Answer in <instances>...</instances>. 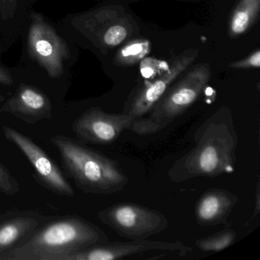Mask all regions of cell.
Returning <instances> with one entry per match:
<instances>
[{
	"label": "cell",
	"mask_w": 260,
	"mask_h": 260,
	"mask_svg": "<svg viewBox=\"0 0 260 260\" xmlns=\"http://www.w3.org/2000/svg\"><path fill=\"white\" fill-rule=\"evenodd\" d=\"M208 63L193 67L174 86L169 88L147 114L134 121L130 130L139 135L157 133L185 113L199 99L211 78Z\"/></svg>",
	"instance_id": "4"
},
{
	"label": "cell",
	"mask_w": 260,
	"mask_h": 260,
	"mask_svg": "<svg viewBox=\"0 0 260 260\" xmlns=\"http://www.w3.org/2000/svg\"><path fill=\"white\" fill-rule=\"evenodd\" d=\"M102 223L128 240H144L165 231L169 220L156 209L131 202L115 204L98 212Z\"/></svg>",
	"instance_id": "5"
},
{
	"label": "cell",
	"mask_w": 260,
	"mask_h": 260,
	"mask_svg": "<svg viewBox=\"0 0 260 260\" xmlns=\"http://www.w3.org/2000/svg\"><path fill=\"white\" fill-rule=\"evenodd\" d=\"M237 233L233 229H224L212 235L197 239L196 245L203 252H218L235 243Z\"/></svg>",
	"instance_id": "15"
},
{
	"label": "cell",
	"mask_w": 260,
	"mask_h": 260,
	"mask_svg": "<svg viewBox=\"0 0 260 260\" xmlns=\"http://www.w3.org/2000/svg\"><path fill=\"white\" fill-rule=\"evenodd\" d=\"M109 241L96 225L78 216L48 223L20 246L4 252L0 259L61 260L71 252Z\"/></svg>",
	"instance_id": "2"
},
{
	"label": "cell",
	"mask_w": 260,
	"mask_h": 260,
	"mask_svg": "<svg viewBox=\"0 0 260 260\" xmlns=\"http://www.w3.org/2000/svg\"><path fill=\"white\" fill-rule=\"evenodd\" d=\"M19 0H0V15L4 20L14 16Z\"/></svg>",
	"instance_id": "20"
},
{
	"label": "cell",
	"mask_w": 260,
	"mask_h": 260,
	"mask_svg": "<svg viewBox=\"0 0 260 260\" xmlns=\"http://www.w3.org/2000/svg\"><path fill=\"white\" fill-rule=\"evenodd\" d=\"M3 133L6 139L16 145L29 161L36 171V179L42 186L59 196H75L74 188L58 166L31 138L9 126L3 127Z\"/></svg>",
	"instance_id": "6"
},
{
	"label": "cell",
	"mask_w": 260,
	"mask_h": 260,
	"mask_svg": "<svg viewBox=\"0 0 260 260\" xmlns=\"http://www.w3.org/2000/svg\"><path fill=\"white\" fill-rule=\"evenodd\" d=\"M20 190L17 179L10 170L0 162V192L7 196H13Z\"/></svg>",
	"instance_id": "17"
},
{
	"label": "cell",
	"mask_w": 260,
	"mask_h": 260,
	"mask_svg": "<svg viewBox=\"0 0 260 260\" xmlns=\"http://www.w3.org/2000/svg\"><path fill=\"white\" fill-rule=\"evenodd\" d=\"M0 112L11 114L29 124L52 118V109L48 99L30 87L19 89L4 105Z\"/></svg>",
	"instance_id": "12"
},
{
	"label": "cell",
	"mask_w": 260,
	"mask_h": 260,
	"mask_svg": "<svg viewBox=\"0 0 260 260\" xmlns=\"http://www.w3.org/2000/svg\"><path fill=\"white\" fill-rule=\"evenodd\" d=\"M191 250L182 242L134 240L131 242H105L71 252L61 260H116L148 252H180L186 253Z\"/></svg>",
	"instance_id": "8"
},
{
	"label": "cell",
	"mask_w": 260,
	"mask_h": 260,
	"mask_svg": "<svg viewBox=\"0 0 260 260\" xmlns=\"http://www.w3.org/2000/svg\"><path fill=\"white\" fill-rule=\"evenodd\" d=\"M229 68L233 69H252L260 68V51L257 50L249 57L240 61L233 62L229 65Z\"/></svg>",
	"instance_id": "19"
},
{
	"label": "cell",
	"mask_w": 260,
	"mask_h": 260,
	"mask_svg": "<svg viewBox=\"0 0 260 260\" xmlns=\"http://www.w3.org/2000/svg\"><path fill=\"white\" fill-rule=\"evenodd\" d=\"M239 198L232 191L223 188L207 190L196 202L194 215L198 224L203 226L224 224Z\"/></svg>",
	"instance_id": "11"
},
{
	"label": "cell",
	"mask_w": 260,
	"mask_h": 260,
	"mask_svg": "<svg viewBox=\"0 0 260 260\" xmlns=\"http://www.w3.org/2000/svg\"><path fill=\"white\" fill-rule=\"evenodd\" d=\"M197 56V51H188L175 59L167 71L151 83L144 85L127 102L122 113L130 115L135 120L145 116L167 92L172 83L193 63Z\"/></svg>",
	"instance_id": "10"
},
{
	"label": "cell",
	"mask_w": 260,
	"mask_h": 260,
	"mask_svg": "<svg viewBox=\"0 0 260 260\" xmlns=\"http://www.w3.org/2000/svg\"><path fill=\"white\" fill-rule=\"evenodd\" d=\"M28 49L31 57L46 70L50 77L58 78L63 75L65 60L70 57L69 47L39 15L32 16Z\"/></svg>",
	"instance_id": "7"
},
{
	"label": "cell",
	"mask_w": 260,
	"mask_h": 260,
	"mask_svg": "<svg viewBox=\"0 0 260 260\" xmlns=\"http://www.w3.org/2000/svg\"><path fill=\"white\" fill-rule=\"evenodd\" d=\"M60 153L63 170L86 194H112L122 191L128 178L117 161L64 135L50 139Z\"/></svg>",
	"instance_id": "3"
},
{
	"label": "cell",
	"mask_w": 260,
	"mask_h": 260,
	"mask_svg": "<svg viewBox=\"0 0 260 260\" xmlns=\"http://www.w3.org/2000/svg\"><path fill=\"white\" fill-rule=\"evenodd\" d=\"M13 83V79L10 73L0 68V84L10 85Z\"/></svg>",
	"instance_id": "21"
},
{
	"label": "cell",
	"mask_w": 260,
	"mask_h": 260,
	"mask_svg": "<svg viewBox=\"0 0 260 260\" xmlns=\"http://www.w3.org/2000/svg\"><path fill=\"white\" fill-rule=\"evenodd\" d=\"M150 45L145 41H135L124 47L117 54V61L132 64L141 60L148 53Z\"/></svg>",
	"instance_id": "16"
},
{
	"label": "cell",
	"mask_w": 260,
	"mask_h": 260,
	"mask_svg": "<svg viewBox=\"0 0 260 260\" xmlns=\"http://www.w3.org/2000/svg\"><path fill=\"white\" fill-rule=\"evenodd\" d=\"M39 222L31 217H18L0 225V255L25 236L36 231Z\"/></svg>",
	"instance_id": "13"
},
{
	"label": "cell",
	"mask_w": 260,
	"mask_h": 260,
	"mask_svg": "<svg viewBox=\"0 0 260 260\" xmlns=\"http://www.w3.org/2000/svg\"><path fill=\"white\" fill-rule=\"evenodd\" d=\"M127 30L122 25L110 27L104 35V42L109 46H116L124 42L127 37Z\"/></svg>",
	"instance_id": "18"
},
{
	"label": "cell",
	"mask_w": 260,
	"mask_h": 260,
	"mask_svg": "<svg viewBox=\"0 0 260 260\" xmlns=\"http://www.w3.org/2000/svg\"><path fill=\"white\" fill-rule=\"evenodd\" d=\"M192 149L168 171L179 183L197 177L214 178L235 171L239 137L231 110L220 108L196 130Z\"/></svg>",
	"instance_id": "1"
},
{
	"label": "cell",
	"mask_w": 260,
	"mask_h": 260,
	"mask_svg": "<svg viewBox=\"0 0 260 260\" xmlns=\"http://www.w3.org/2000/svg\"><path fill=\"white\" fill-rule=\"evenodd\" d=\"M134 119L126 114H110L98 107L83 112L73 123L76 136L85 142L107 145L116 141L125 130H130Z\"/></svg>",
	"instance_id": "9"
},
{
	"label": "cell",
	"mask_w": 260,
	"mask_h": 260,
	"mask_svg": "<svg viewBox=\"0 0 260 260\" xmlns=\"http://www.w3.org/2000/svg\"><path fill=\"white\" fill-rule=\"evenodd\" d=\"M260 0H241L230 22V32L232 36L243 34L253 23L259 12Z\"/></svg>",
	"instance_id": "14"
}]
</instances>
